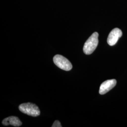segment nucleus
I'll return each instance as SVG.
<instances>
[{
  "instance_id": "1",
  "label": "nucleus",
  "mask_w": 127,
  "mask_h": 127,
  "mask_svg": "<svg viewBox=\"0 0 127 127\" xmlns=\"http://www.w3.org/2000/svg\"><path fill=\"white\" fill-rule=\"evenodd\" d=\"M98 33L94 32L87 40L83 46V52L86 55L92 54L98 44Z\"/></svg>"
},
{
  "instance_id": "5",
  "label": "nucleus",
  "mask_w": 127,
  "mask_h": 127,
  "mask_svg": "<svg viewBox=\"0 0 127 127\" xmlns=\"http://www.w3.org/2000/svg\"><path fill=\"white\" fill-rule=\"evenodd\" d=\"M116 85V81L115 79L108 80L103 82L100 85L99 93L101 95H104L113 89Z\"/></svg>"
},
{
  "instance_id": "7",
  "label": "nucleus",
  "mask_w": 127,
  "mask_h": 127,
  "mask_svg": "<svg viewBox=\"0 0 127 127\" xmlns=\"http://www.w3.org/2000/svg\"><path fill=\"white\" fill-rule=\"evenodd\" d=\"M62 125L61 124V123H60V122L59 121H55L54 123H53L52 127H61Z\"/></svg>"
},
{
  "instance_id": "4",
  "label": "nucleus",
  "mask_w": 127,
  "mask_h": 127,
  "mask_svg": "<svg viewBox=\"0 0 127 127\" xmlns=\"http://www.w3.org/2000/svg\"><path fill=\"white\" fill-rule=\"evenodd\" d=\"M123 35L121 30L118 28H115L110 32L107 38V43L110 46H114L117 43L118 40Z\"/></svg>"
},
{
  "instance_id": "6",
  "label": "nucleus",
  "mask_w": 127,
  "mask_h": 127,
  "mask_svg": "<svg viewBox=\"0 0 127 127\" xmlns=\"http://www.w3.org/2000/svg\"><path fill=\"white\" fill-rule=\"evenodd\" d=\"M2 123L4 126L12 125L15 127H19L22 125V122L19 118L16 116H10L5 118L2 121Z\"/></svg>"
},
{
  "instance_id": "3",
  "label": "nucleus",
  "mask_w": 127,
  "mask_h": 127,
  "mask_svg": "<svg viewBox=\"0 0 127 127\" xmlns=\"http://www.w3.org/2000/svg\"><path fill=\"white\" fill-rule=\"evenodd\" d=\"M53 61L58 67L65 71H70L73 67L72 64L69 60L60 55L55 56L53 58Z\"/></svg>"
},
{
  "instance_id": "2",
  "label": "nucleus",
  "mask_w": 127,
  "mask_h": 127,
  "mask_svg": "<svg viewBox=\"0 0 127 127\" xmlns=\"http://www.w3.org/2000/svg\"><path fill=\"white\" fill-rule=\"evenodd\" d=\"M19 110L23 113L28 115L36 117L40 114V111L36 104L31 103H24L19 105Z\"/></svg>"
}]
</instances>
